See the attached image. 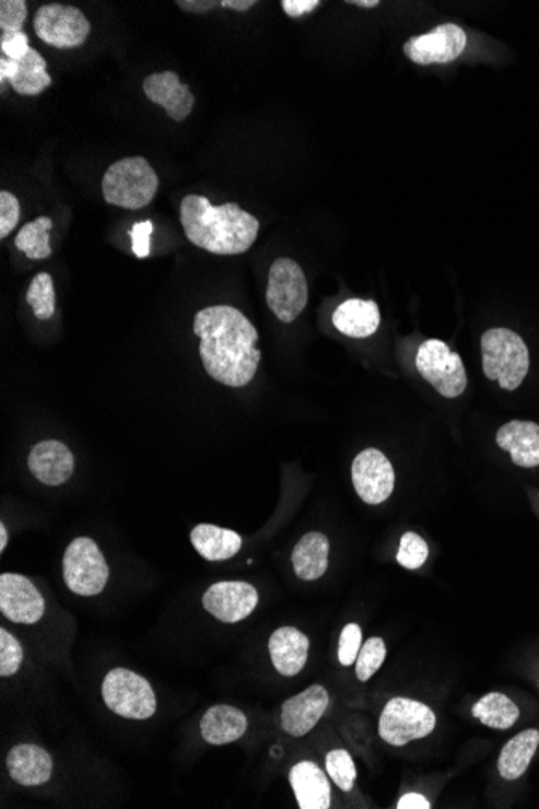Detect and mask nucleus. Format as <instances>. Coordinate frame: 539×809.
Wrapping results in <instances>:
<instances>
[{"label": "nucleus", "instance_id": "1", "mask_svg": "<svg viewBox=\"0 0 539 809\" xmlns=\"http://www.w3.org/2000/svg\"><path fill=\"white\" fill-rule=\"evenodd\" d=\"M195 333L207 374L232 388H243L256 377L260 364L259 333L249 318L232 306H212L195 318Z\"/></svg>", "mask_w": 539, "mask_h": 809}, {"label": "nucleus", "instance_id": "2", "mask_svg": "<svg viewBox=\"0 0 539 809\" xmlns=\"http://www.w3.org/2000/svg\"><path fill=\"white\" fill-rule=\"evenodd\" d=\"M179 220L186 238L207 253L236 256L256 243L260 223L236 202L212 206L203 196H186L179 206Z\"/></svg>", "mask_w": 539, "mask_h": 809}, {"label": "nucleus", "instance_id": "3", "mask_svg": "<svg viewBox=\"0 0 539 809\" xmlns=\"http://www.w3.org/2000/svg\"><path fill=\"white\" fill-rule=\"evenodd\" d=\"M481 359L488 380L497 382L506 391H515L530 371L527 344L508 328H491L481 337Z\"/></svg>", "mask_w": 539, "mask_h": 809}, {"label": "nucleus", "instance_id": "4", "mask_svg": "<svg viewBox=\"0 0 539 809\" xmlns=\"http://www.w3.org/2000/svg\"><path fill=\"white\" fill-rule=\"evenodd\" d=\"M101 186L107 204L139 211L157 195L159 176L144 157H127L108 167Z\"/></svg>", "mask_w": 539, "mask_h": 809}, {"label": "nucleus", "instance_id": "5", "mask_svg": "<svg viewBox=\"0 0 539 809\" xmlns=\"http://www.w3.org/2000/svg\"><path fill=\"white\" fill-rule=\"evenodd\" d=\"M102 699L112 713L127 719H149L157 711V699L151 683L130 669H112L105 676Z\"/></svg>", "mask_w": 539, "mask_h": 809}, {"label": "nucleus", "instance_id": "6", "mask_svg": "<svg viewBox=\"0 0 539 809\" xmlns=\"http://www.w3.org/2000/svg\"><path fill=\"white\" fill-rule=\"evenodd\" d=\"M436 714L425 703L392 699L383 707L378 732L386 743L405 747L409 741L425 739L435 730Z\"/></svg>", "mask_w": 539, "mask_h": 809}, {"label": "nucleus", "instance_id": "7", "mask_svg": "<svg viewBox=\"0 0 539 809\" xmlns=\"http://www.w3.org/2000/svg\"><path fill=\"white\" fill-rule=\"evenodd\" d=\"M308 303V286L303 267L296 260L281 257L270 267L267 304L283 324H293Z\"/></svg>", "mask_w": 539, "mask_h": 809}, {"label": "nucleus", "instance_id": "8", "mask_svg": "<svg viewBox=\"0 0 539 809\" xmlns=\"http://www.w3.org/2000/svg\"><path fill=\"white\" fill-rule=\"evenodd\" d=\"M63 578L67 587L80 597H96L108 582V565L96 541L74 538L63 556Z\"/></svg>", "mask_w": 539, "mask_h": 809}, {"label": "nucleus", "instance_id": "9", "mask_svg": "<svg viewBox=\"0 0 539 809\" xmlns=\"http://www.w3.org/2000/svg\"><path fill=\"white\" fill-rule=\"evenodd\" d=\"M417 371L444 398H459L467 388V372L459 354L444 341L429 340L419 348Z\"/></svg>", "mask_w": 539, "mask_h": 809}, {"label": "nucleus", "instance_id": "10", "mask_svg": "<svg viewBox=\"0 0 539 809\" xmlns=\"http://www.w3.org/2000/svg\"><path fill=\"white\" fill-rule=\"evenodd\" d=\"M33 28L43 43L56 49L83 46L91 33V23L77 7L47 3L36 10Z\"/></svg>", "mask_w": 539, "mask_h": 809}, {"label": "nucleus", "instance_id": "11", "mask_svg": "<svg viewBox=\"0 0 539 809\" xmlns=\"http://www.w3.org/2000/svg\"><path fill=\"white\" fill-rule=\"evenodd\" d=\"M467 40V33L459 25L443 23L425 35L410 37L405 44V54L417 66H443L462 56Z\"/></svg>", "mask_w": 539, "mask_h": 809}, {"label": "nucleus", "instance_id": "12", "mask_svg": "<svg viewBox=\"0 0 539 809\" xmlns=\"http://www.w3.org/2000/svg\"><path fill=\"white\" fill-rule=\"evenodd\" d=\"M352 483L364 503L378 506L395 492L392 464L379 449H364L352 462Z\"/></svg>", "mask_w": 539, "mask_h": 809}, {"label": "nucleus", "instance_id": "13", "mask_svg": "<svg viewBox=\"0 0 539 809\" xmlns=\"http://www.w3.org/2000/svg\"><path fill=\"white\" fill-rule=\"evenodd\" d=\"M0 611L15 624L32 625L40 621L46 611L40 591L25 575H0Z\"/></svg>", "mask_w": 539, "mask_h": 809}, {"label": "nucleus", "instance_id": "14", "mask_svg": "<svg viewBox=\"0 0 539 809\" xmlns=\"http://www.w3.org/2000/svg\"><path fill=\"white\" fill-rule=\"evenodd\" d=\"M202 605L220 622L236 624L256 611L259 594L247 582H219L203 594Z\"/></svg>", "mask_w": 539, "mask_h": 809}, {"label": "nucleus", "instance_id": "15", "mask_svg": "<svg viewBox=\"0 0 539 809\" xmlns=\"http://www.w3.org/2000/svg\"><path fill=\"white\" fill-rule=\"evenodd\" d=\"M330 706L325 687L312 685L281 706V729L291 737H304L320 723Z\"/></svg>", "mask_w": 539, "mask_h": 809}, {"label": "nucleus", "instance_id": "16", "mask_svg": "<svg viewBox=\"0 0 539 809\" xmlns=\"http://www.w3.org/2000/svg\"><path fill=\"white\" fill-rule=\"evenodd\" d=\"M142 90L151 103L165 108L172 120H186L195 107L191 90L179 81L175 71L149 74L142 83Z\"/></svg>", "mask_w": 539, "mask_h": 809}, {"label": "nucleus", "instance_id": "17", "mask_svg": "<svg viewBox=\"0 0 539 809\" xmlns=\"http://www.w3.org/2000/svg\"><path fill=\"white\" fill-rule=\"evenodd\" d=\"M9 81L12 90L20 96H37L52 84V78L47 73V63L36 49H30L26 56L19 60L7 57L0 59V83Z\"/></svg>", "mask_w": 539, "mask_h": 809}, {"label": "nucleus", "instance_id": "18", "mask_svg": "<svg viewBox=\"0 0 539 809\" xmlns=\"http://www.w3.org/2000/svg\"><path fill=\"white\" fill-rule=\"evenodd\" d=\"M28 467L33 476L44 485H62L73 473L74 456L62 442L47 439L33 446L28 456Z\"/></svg>", "mask_w": 539, "mask_h": 809}, {"label": "nucleus", "instance_id": "19", "mask_svg": "<svg viewBox=\"0 0 539 809\" xmlns=\"http://www.w3.org/2000/svg\"><path fill=\"white\" fill-rule=\"evenodd\" d=\"M52 758L37 744H16L7 754V771L10 777L23 787L46 784L52 777Z\"/></svg>", "mask_w": 539, "mask_h": 809}, {"label": "nucleus", "instance_id": "20", "mask_svg": "<svg viewBox=\"0 0 539 809\" xmlns=\"http://www.w3.org/2000/svg\"><path fill=\"white\" fill-rule=\"evenodd\" d=\"M496 443L506 449L512 462L524 469L539 466V425L530 421H511L497 430Z\"/></svg>", "mask_w": 539, "mask_h": 809}, {"label": "nucleus", "instance_id": "21", "mask_svg": "<svg viewBox=\"0 0 539 809\" xmlns=\"http://www.w3.org/2000/svg\"><path fill=\"white\" fill-rule=\"evenodd\" d=\"M290 784L301 809L330 808V781L314 761H301L294 764L290 771Z\"/></svg>", "mask_w": 539, "mask_h": 809}, {"label": "nucleus", "instance_id": "22", "mask_svg": "<svg viewBox=\"0 0 539 809\" xmlns=\"http://www.w3.org/2000/svg\"><path fill=\"white\" fill-rule=\"evenodd\" d=\"M307 635L294 628H281L270 636L269 652L274 669L284 677H294L307 665Z\"/></svg>", "mask_w": 539, "mask_h": 809}, {"label": "nucleus", "instance_id": "23", "mask_svg": "<svg viewBox=\"0 0 539 809\" xmlns=\"http://www.w3.org/2000/svg\"><path fill=\"white\" fill-rule=\"evenodd\" d=\"M247 717L243 711L230 704L209 707L201 719L202 739L210 744H229L246 734Z\"/></svg>", "mask_w": 539, "mask_h": 809}, {"label": "nucleus", "instance_id": "24", "mask_svg": "<svg viewBox=\"0 0 539 809\" xmlns=\"http://www.w3.org/2000/svg\"><path fill=\"white\" fill-rule=\"evenodd\" d=\"M378 304L375 301L348 300L339 304L333 314V325L349 338H368L378 330Z\"/></svg>", "mask_w": 539, "mask_h": 809}, {"label": "nucleus", "instance_id": "25", "mask_svg": "<svg viewBox=\"0 0 539 809\" xmlns=\"http://www.w3.org/2000/svg\"><path fill=\"white\" fill-rule=\"evenodd\" d=\"M191 543L203 560L226 561L239 553L243 548V538L229 528L199 524L192 528Z\"/></svg>", "mask_w": 539, "mask_h": 809}, {"label": "nucleus", "instance_id": "26", "mask_svg": "<svg viewBox=\"0 0 539 809\" xmlns=\"http://www.w3.org/2000/svg\"><path fill=\"white\" fill-rule=\"evenodd\" d=\"M330 541L320 531H310L301 538L293 551V567L303 581H318L328 568Z\"/></svg>", "mask_w": 539, "mask_h": 809}, {"label": "nucleus", "instance_id": "27", "mask_svg": "<svg viewBox=\"0 0 539 809\" xmlns=\"http://www.w3.org/2000/svg\"><path fill=\"white\" fill-rule=\"evenodd\" d=\"M539 747V730L528 729L507 741L497 760V771L506 781H517L527 773Z\"/></svg>", "mask_w": 539, "mask_h": 809}, {"label": "nucleus", "instance_id": "28", "mask_svg": "<svg viewBox=\"0 0 539 809\" xmlns=\"http://www.w3.org/2000/svg\"><path fill=\"white\" fill-rule=\"evenodd\" d=\"M472 714L490 729L507 730L517 723L520 710L504 693L493 692L473 704Z\"/></svg>", "mask_w": 539, "mask_h": 809}, {"label": "nucleus", "instance_id": "29", "mask_svg": "<svg viewBox=\"0 0 539 809\" xmlns=\"http://www.w3.org/2000/svg\"><path fill=\"white\" fill-rule=\"evenodd\" d=\"M50 228H52V220L49 216H39L33 222L26 223L16 235V249L22 250L28 259H47L52 254L49 245Z\"/></svg>", "mask_w": 539, "mask_h": 809}, {"label": "nucleus", "instance_id": "30", "mask_svg": "<svg viewBox=\"0 0 539 809\" xmlns=\"http://www.w3.org/2000/svg\"><path fill=\"white\" fill-rule=\"evenodd\" d=\"M26 303L32 306L34 316L39 320H49L56 313V290L49 273H37L26 293Z\"/></svg>", "mask_w": 539, "mask_h": 809}, {"label": "nucleus", "instance_id": "31", "mask_svg": "<svg viewBox=\"0 0 539 809\" xmlns=\"http://www.w3.org/2000/svg\"><path fill=\"white\" fill-rule=\"evenodd\" d=\"M325 766H327V773L339 790L345 792V794L352 792L355 778H358V770H355L354 760L348 751L341 750V748L330 751L327 754V760H325Z\"/></svg>", "mask_w": 539, "mask_h": 809}, {"label": "nucleus", "instance_id": "32", "mask_svg": "<svg viewBox=\"0 0 539 809\" xmlns=\"http://www.w3.org/2000/svg\"><path fill=\"white\" fill-rule=\"evenodd\" d=\"M386 659V646L379 636H373L365 642L359 652L358 661H355V676L361 682H368Z\"/></svg>", "mask_w": 539, "mask_h": 809}, {"label": "nucleus", "instance_id": "33", "mask_svg": "<svg viewBox=\"0 0 539 809\" xmlns=\"http://www.w3.org/2000/svg\"><path fill=\"white\" fill-rule=\"evenodd\" d=\"M429 560V544L420 535L413 531H407L402 535L401 544H399L398 563L409 571L422 567Z\"/></svg>", "mask_w": 539, "mask_h": 809}, {"label": "nucleus", "instance_id": "34", "mask_svg": "<svg viewBox=\"0 0 539 809\" xmlns=\"http://www.w3.org/2000/svg\"><path fill=\"white\" fill-rule=\"evenodd\" d=\"M28 19V3L25 0H2L0 2V37H9L23 33Z\"/></svg>", "mask_w": 539, "mask_h": 809}, {"label": "nucleus", "instance_id": "35", "mask_svg": "<svg viewBox=\"0 0 539 809\" xmlns=\"http://www.w3.org/2000/svg\"><path fill=\"white\" fill-rule=\"evenodd\" d=\"M23 646L5 629L0 631V676L12 677L19 672L23 665Z\"/></svg>", "mask_w": 539, "mask_h": 809}, {"label": "nucleus", "instance_id": "36", "mask_svg": "<svg viewBox=\"0 0 539 809\" xmlns=\"http://www.w3.org/2000/svg\"><path fill=\"white\" fill-rule=\"evenodd\" d=\"M362 648V629L358 624H348L339 636L338 659L342 666H352L358 661Z\"/></svg>", "mask_w": 539, "mask_h": 809}, {"label": "nucleus", "instance_id": "37", "mask_svg": "<svg viewBox=\"0 0 539 809\" xmlns=\"http://www.w3.org/2000/svg\"><path fill=\"white\" fill-rule=\"evenodd\" d=\"M22 208L19 199L9 191L0 192V238H7L19 225Z\"/></svg>", "mask_w": 539, "mask_h": 809}, {"label": "nucleus", "instance_id": "38", "mask_svg": "<svg viewBox=\"0 0 539 809\" xmlns=\"http://www.w3.org/2000/svg\"><path fill=\"white\" fill-rule=\"evenodd\" d=\"M30 39L25 33H19L9 37H0V50H2V57H7L10 60L22 59L23 56L30 52Z\"/></svg>", "mask_w": 539, "mask_h": 809}, {"label": "nucleus", "instance_id": "39", "mask_svg": "<svg viewBox=\"0 0 539 809\" xmlns=\"http://www.w3.org/2000/svg\"><path fill=\"white\" fill-rule=\"evenodd\" d=\"M152 232H154V225L152 222L136 223L131 228V242H133V253L138 257H148L151 249H149V239H151Z\"/></svg>", "mask_w": 539, "mask_h": 809}, {"label": "nucleus", "instance_id": "40", "mask_svg": "<svg viewBox=\"0 0 539 809\" xmlns=\"http://www.w3.org/2000/svg\"><path fill=\"white\" fill-rule=\"evenodd\" d=\"M318 5H320L318 0H283L281 2L284 13L290 15L291 19H300V16L307 15L312 10L317 9Z\"/></svg>", "mask_w": 539, "mask_h": 809}, {"label": "nucleus", "instance_id": "41", "mask_svg": "<svg viewBox=\"0 0 539 809\" xmlns=\"http://www.w3.org/2000/svg\"><path fill=\"white\" fill-rule=\"evenodd\" d=\"M176 5L189 13H207L216 5L215 0H178Z\"/></svg>", "mask_w": 539, "mask_h": 809}, {"label": "nucleus", "instance_id": "42", "mask_svg": "<svg viewBox=\"0 0 539 809\" xmlns=\"http://www.w3.org/2000/svg\"><path fill=\"white\" fill-rule=\"evenodd\" d=\"M432 805L426 800L423 795L420 794H406L405 797L399 800L398 809H430Z\"/></svg>", "mask_w": 539, "mask_h": 809}, {"label": "nucleus", "instance_id": "43", "mask_svg": "<svg viewBox=\"0 0 539 809\" xmlns=\"http://www.w3.org/2000/svg\"><path fill=\"white\" fill-rule=\"evenodd\" d=\"M219 5L225 7V9L236 10V12H246L250 7L256 5L254 0H222Z\"/></svg>", "mask_w": 539, "mask_h": 809}, {"label": "nucleus", "instance_id": "44", "mask_svg": "<svg viewBox=\"0 0 539 809\" xmlns=\"http://www.w3.org/2000/svg\"><path fill=\"white\" fill-rule=\"evenodd\" d=\"M528 496H530V503L535 514L539 517V490L528 489Z\"/></svg>", "mask_w": 539, "mask_h": 809}, {"label": "nucleus", "instance_id": "45", "mask_svg": "<svg viewBox=\"0 0 539 809\" xmlns=\"http://www.w3.org/2000/svg\"><path fill=\"white\" fill-rule=\"evenodd\" d=\"M349 5L364 7V9H373V7L379 5L378 0H348Z\"/></svg>", "mask_w": 539, "mask_h": 809}, {"label": "nucleus", "instance_id": "46", "mask_svg": "<svg viewBox=\"0 0 539 809\" xmlns=\"http://www.w3.org/2000/svg\"><path fill=\"white\" fill-rule=\"evenodd\" d=\"M7 543H9V534H7L5 524L0 523V551H5Z\"/></svg>", "mask_w": 539, "mask_h": 809}]
</instances>
